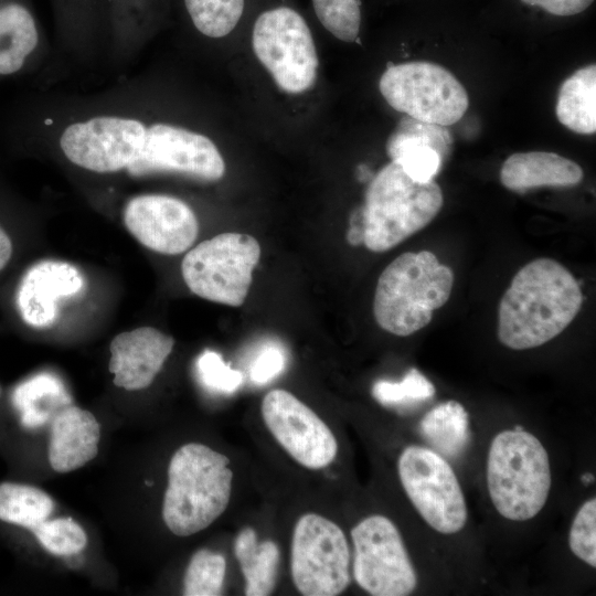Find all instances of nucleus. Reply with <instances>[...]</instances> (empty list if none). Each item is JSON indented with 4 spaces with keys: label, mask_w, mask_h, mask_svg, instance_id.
<instances>
[{
    "label": "nucleus",
    "mask_w": 596,
    "mask_h": 596,
    "mask_svg": "<svg viewBox=\"0 0 596 596\" xmlns=\"http://www.w3.org/2000/svg\"><path fill=\"white\" fill-rule=\"evenodd\" d=\"M230 458L206 445L188 443L171 457L162 518L178 536L211 525L227 508L233 471Z\"/></svg>",
    "instance_id": "7ed1b4c3"
},
{
    "label": "nucleus",
    "mask_w": 596,
    "mask_h": 596,
    "mask_svg": "<svg viewBox=\"0 0 596 596\" xmlns=\"http://www.w3.org/2000/svg\"><path fill=\"white\" fill-rule=\"evenodd\" d=\"M583 178V169L575 161L546 151L513 153L500 170L502 185L519 192L540 187L571 188Z\"/></svg>",
    "instance_id": "a211bd4d"
},
{
    "label": "nucleus",
    "mask_w": 596,
    "mask_h": 596,
    "mask_svg": "<svg viewBox=\"0 0 596 596\" xmlns=\"http://www.w3.org/2000/svg\"><path fill=\"white\" fill-rule=\"evenodd\" d=\"M71 401L63 382L49 372L23 381L12 394V403L20 412L21 424L26 428L44 425L54 416L52 411L70 405Z\"/></svg>",
    "instance_id": "5701e85b"
},
{
    "label": "nucleus",
    "mask_w": 596,
    "mask_h": 596,
    "mask_svg": "<svg viewBox=\"0 0 596 596\" xmlns=\"http://www.w3.org/2000/svg\"><path fill=\"white\" fill-rule=\"evenodd\" d=\"M401 483L424 521L443 534L459 532L467 522V504L449 462L430 448L406 447L397 460Z\"/></svg>",
    "instance_id": "9d476101"
},
{
    "label": "nucleus",
    "mask_w": 596,
    "mask_h": 596,
    "mask_svg": "<svg viewBox=\"0 0 596 596\" xmlns=\"http://www.w3.org/2000/svg\"><path fill=\"white\" fill-rule=\"evenodd\" d=\"M100 426L88 411L66 405L52 417L49 462L64 473L76 470L98 454Z\"/></svg>",
    "instance_id": "f3484780"
},
{
    "label": "nucleus",
    "mask_w": 596,
    "mask_h": 596,
    "mask_svg": "<svg viewBox=\"0 0 596 596\" xmlns=\"http://www.w3.org/2000/svg\"><path fill=\"white\" fill-rule=\"evenodd\" d=\"M260 412L273 437L302 467L322 469L337 457L338 443L329 426L290 392L269 391Z\"/></svg>",
    "instance_id": "f8f14e48"
},
{
    "label": "nucleus",
    "mask_w": 596,
    "mask_h": 596,
    "mask_svg": "<svg viewBox=\"0 0 596 596\" xmlns=\"http://www.w3.org/2000/svg\"><path fill=\"white\" fill-rule=\"evenodd\" d=\"M285 366L283 351L274 345L266 347L253 361L249 369L251 380L258 385L266 384L275 379Z\"/></svg>",
    "instance_id": "2f4dec72"
},
{
    "label": "nucleus",
    "mask_w": 596,
    "mask_h": 596,
    "mask_svg": "<svg viewBox=\"0 0 596 596\" xmlns=\"http://www.w3.org/2000/svg\"><path fill=\"white\" fill-rule=\"evenodd\" d=\"M572 553L589 566H596V499L584 502L576 512L568 535Z\"/></svg>",
    "instance_id": "c85d7f7f"
},
{
    "label": "nucleus",
    "mask_w": 596,
    "mask_h": 596,
    "mask_svg": "<svg viewBox=\"0 0 596 596\" xmlns=\"http://www.w3.org/2000/svg\"><path fill=\"white\" fill-rule=\"evenodd\" d=\"M196 370L201 382L210 390L231 394L243 383V373L225 363L222 355L205 350L196 360Z\"/></svg>",
    "instance_id": "c756f323"
},
{
    "label": "nucleus",
    "mask_w": 596,
    "mask_h": 596,
    "mask_svg": "<svg viewBox=\"0 0 596 596\" xmlns=\"http://www.w3.org/2000/svg\"><path fill=\"white\" fill-rule=\"evenodd\" d=\"M64 157L96 173L126 171L130 177L178 174L217 181L226 170L207 135L168 121L103 114L68 124L58 137Z\"/></svg>",
    "instance_id": "f257e3e1"
},
{
    "label": "nucleus",
    "mask_w": 596,
    "mask_h": 596,
    "mask_svg": "<svg viewBox=\"0 0 596 596\" xmlns=\"http://www.w3.org/2000/svg\"><path fill=\"white\" fill-rule=\"evenodd\" d=\"M583 304L572 273L552 258H536L512 278L498 312V338L507 348L526 350L558 336Z\"/></svg>",
    "instance_id": "f03ea898"
},
{
    "label": "nucleus",
    "mask_w": 596,
    "mask_h": 596,
    "mask_svg": "<svg viewBox=\"0 0 596 596\" xmlns=\"http://www.w3.org/2000/svg\"><path fill=\"white\" fill-rule=\"evenodd\" d=\"M518 7L555 19H571L588 11L595 0H513Z\"/></svg>",
    "instance_id": "7c9ffc66"
},
{
    "label": "nucleus",
    "mask_w": 596,
    "mask_h": 596,
    "mask_svg": "<svg viewBox=\"0 0 596 596\" xmlns=\"http://www.w3.org/2000/svg\"><path fill=\"white\" fill-rule=\"evenodd\" d=\"M454 273L429 251L407 252L390 263L379 277L373 313L377 324L398 336L426 327L434 311L451 294Z\"/></svg>",
    "instance_id": "20e7f679"
},
{
    "label": "nucleus",
    "mask_w": 596,
    "mask_h": 596,
    "mask_svg": "<svg viewBox=\"0 0 596 596\" xmlns=\"http://www.w3.org/2000/svg\"><path fill=\"white\" fill-rule=\"evenodd\" d=\"M174 339L152 327L117 334L110 342L109 371L118 387L137 391L148 387L161 370Z\"/></svg>",
    "instance_id": "2eb2a0df"
},
{
    "label": "nucleus",
    "mask_w": 596,
    "mask_h": 596,
    "mask_svg": "<svg viewBox=\"0 0 596 596\" xmlns=\"http://www.w3.org/2000/svg\"><path fill=\"white\" fill-rule=\"evenodd\" d=\"M347 240L353 246H356L363 243L364 228H363V222H362L360 209L355 210L352 213V216L350 219V227L347 233Z\"/></svg>",
    "instance_id": "473e14b6"
},
{
    "label": "nucleus",
    "mask_w": 596,
    "mask_h": 596,
    "mask_svg": "<svg viewBox=\"0 0 596 596\" xmlns=\"http://www.w3.org/2000/svg\"><path fill=\"white\" fill-rule=\"evenodd\" d=\"M38 41L35 21L24 7L11 3L0 8V75L18 72Z\"/></svg>",
    "instance_id": "b1692460"
},
{
    "label": "nucleus",
    "mask_w": 596,
    "mask_h": 596,
    "mask_svg": "<svg viewBox=\"0 0 596 596\" xmlns=\"http://www.w3.org/2000/svg\"><path fill=\"white\" fill-rule=\"evenodd\" d=\"M234 554L245 579V595H270L280 560L277 544L272 540L258 542L255 530L246 526L236 535Z\"/></svg>",
    "instance_id": "6ab92c4d"
},
{
    "label": "nucleus",
    "mask_w": 596,
    "mask_h": 596,
    "mask_svg": "<svg viewBox=\"0 0 596 596\" xmlns=\"http://www.w3.org/2000/svg\"><path fill=\"white\" fill-rule=\"evenodd\" d=\"M451 141L445 126L406 117L390 136L386 150L412 179L427 182L439 172Z\"/></svg>",
    "instance_id": "dca6fc26"
},
{
    "label": "nucleus",
    "mask_w": 596,
    "mask_h": 596,
    "mask_svg": "<svg viewBox=\"0 0 596 596\" xmlns=\"http://www.w3.org/2000/svg\"><path fill=\"white\" fill-rule=\"evenodd\" d=\"M379 89L393 109L445 127L461 119L469 105L461 83L445 67L425 61L387 65Z\"/></svg>",
    "instance_id": "6e6552de"
},
{
    "label": "nucleus",
    "mask_w": 596,
    "mask_h": 596,
    "mask_svg": "<svg viewBox=\"0 0 596 596\" xmlns=\"http://www.w3.org/2000/svg\"><path fill=\"white\" fill-rule=\"evenodd\" d=\"M549 455L531 433L517 426L497 434L487 459V486L497 511L511 521L534 518L551 489Z\"/></svg>",
    "instance_id": "423d86ee"
},
{
    "label": "nucleus",
    "mask_w": 596,
    "mask_h": 596,
    "mask_svg": "<svg viewBox=\"0 0 596 596\" xmlns=\"http://www.w3.org/2000/svg\"><path fill=\"white\" fill-rule=\"evenodd\" d=\"M259 257L260 246L254 236L223 233L190 249L182 260L181 273L196 296L238 307L247 297Z\"/></svg>",
    "instance_id": "0eeeda50"
},
{
    "label": "nucleus",
    "mask_w": 596,
    "mask_h": 596,
    "mask_svg": "<svg viewBox=\"0 0 596 596\" xmlns=\"http://www.w3.org/2000/svg\"><path fill=\"white\" fill-rule=\"evenodd\" d=\"M290 572L305 596H336L350 584V549L342 529L318 513L302 514L292 531Z\"/></svg>",
    "instance_id": "1a4fd4ad"
},
{
    "label": "nucleus",
    "mask_w": 596,
    "mask_h": 596,
    "mask_svg": "<svg viewBox=\"0 0 596 596\" xmlns=\"http://www.w3.org/2000/svg\"><path fill=\"white\" fill-rule=\"evenodd\" d=\"M443 203L441 189L434 180L416 181L391 160L371 178L360 207L364 245L376 253L395 247L427 226Z\"/></svg>",
    "instance_id": "39448f33"
},
{
    "label": "nucleus",
    "mask_w": 596,
    "mask_h": 596,
    "mask_svg": "<svg viewBox=\"0 0 596 596\" xmlns=\"http://www.w3.org/2000/svg\"><path fill=\"white\" fill-rule=\"evenodd\" d=\"M85 285L72 264L41 260L22 276L17 291V307L23 321L33 328H47L58 313V301L78 294Z\"/></svg>",
    "instance_id": "4468645a"
},
{
    "label": "nucleus",
    "mask_w": 596,
    "mask_h": 596,
    "mask_svg": "<svg viewBox=\"0 0 596 596\" xmlns=\"http://www.w3.org/2000/svg\"><path fill=\"white\" fill-rule=\"evenodd\" d=\"M53 509L51 497L39 488L14 482L0 485V520L4 522L33 530Z\"/></svg>",
    "instance_id": "393cba45"
},
{
    "label": "nucleus",
    "mask_w": 596,
    "mask_h": 596,
    "mask_svg": "<svg viewBox=\"0 0 596 596\" xmlns=\"http://www.w3.org/2000/svg\"><path fill=\"white\" fill-rule=\"evenodd\" d=\"M255 0H182L191 26L210 40L226 39L247 24Z\"/></svg>",
    "instance_id": "4be33fe9"
},
{
    "label": "nucleus",
    "mask_w": 596,
    "mask_h": 596,
    "mask_svg": "<svg viewBox=\"0 0 596 596\" xmlns=\"http://www.w3.org/2000/svg\"><path fill=\"white\" fill-rule=\"evenodd\" d=\"M354 547L353 576L373 596H406L417 586L416 571L396 525L373 514L351 530Z\"/></svg>",
    "instance_id": "9b49d317"
},
{
    "label": "nucleus",
    "mask_w": 596,
    "mask_h": 596,
    "mask_svg": "<svg viewBox=\"0 0 596 596\" xmlns=\"http://www.w3.org/2000/svg\"><path fill=\"white\" fill-rule=\"evenodd\" d=\"M419 430L430 449L444 458H457L470 441L468 412L457 401L443 402L425 414Z\"/></svg>",
    "instance_id": "aec40b11"
},
{
    "label": "nucleus",
    "mask_w": 596,
    "mask_h": 596,
    "mask_svg": "<svg viewBox=\"0 0 596 596\" xmlns=\"http://www.w3.org/2000/svg\"><path fill=\"white\" fill-rule=\"evenodd\" d=\"M128 232L147 248L166 255L185 252L195 242L199 222L182 200L167 194H140L124 209Z\"/></svg>",
    "instance_id": "ddd939ff"
},
{
    "label": "nucleus",
    "mask_w": 596,
    "mask_h": 596,
    "mask_svg": "<svg viewBox=\"0 0 596 596\" xmlns=\"http://www.w3.org/2000/svg\"><path fill=\"white\" fill-rule=\"evenodd\" d=\"M226 573L223 555L207 549L198 550L187 566L183 577V595H221Z\"/></svg>",
    "instance_id": "a878e982"
},
{
    "label": "nucleus",
    "mask_w": 596,
    "mask_h": 596,
    "mask_svg": "<svg viewBox=\"0 0 596 596\" xmlns=\"http://www.w3.org/2000/svg\"><path fill=\"white\" fill-rule=\"evenodd\" d=\"M434 394V384L415 368L411 369L400 382L381 380L372 387L373 397L382 405L423 402Z\"/></svg>",
    "instance_id": "cd10ccee"
},
{
    "label": "nucleus",
    "mask_w": 596,
    "mask_h": 596,
    "mask_svg": "<svg viewBox=\"0 0 596 596\" xmlns=\"http://www.w3.org/2000/svg\"><path fill=\"white\" fill-rule=\"evenodd\" d=\"M12 254V244L7 233L0 227V270L10 260Z\"/></svg>",
    "instance_id": "72a5a7b5"
},
{
    "label": "nucleus",
    "mask_w": 596,
    "mask_h": 596,
    "mask_svg": "<svg viewBox=\"0 0 596 596\" xmlns=\"http://www.w3.org/2000/svg\"><path fill=\"white\" fill-rule=\"evenodd\" d=\"M555 113L570 130L592 135L596 131V66L582 67L566 78L557 95Z\"/></svg>",
    "instance_id": "412c9836"
},
{
    "label": "nucleus",
    "mask_w": 596,
    "mask_h": 596,
    "mask_svg": "<svg viewBox=\"0 0 596 596\" xmlns=\"http://www.w3.org/2000/svg\"><path fill=\"white\" fill-rule=\"evenodd\" d=\"M31 531L47 552L57 556L75 555L87 543L84 529L71 518L46 519Z\"/></svg>",
    "instance_id": "bb28decb"
}]
</instances>
